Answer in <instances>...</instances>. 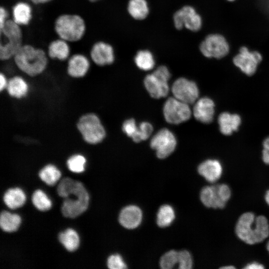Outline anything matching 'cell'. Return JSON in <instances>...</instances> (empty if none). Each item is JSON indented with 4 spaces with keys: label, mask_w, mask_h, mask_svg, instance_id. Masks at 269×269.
Listing matches in <instances>:
<instances>
[{
    "label": "cell",
    "mask_w": 269,
    "mask_h": 269,
    "mask_svg": "<svg viewBox=\"0 0 269 269\" xmlns=\"http://www.w3.org/2000/svg\"><path fill=\"white\" fill-rule=\"evenodd\" d=\"M48 57L44 49L27 43L22 45L12 59L20 71L30 77H35L46 69Z\"/></svg>",
    "instance_id": "obj_1"
},
{
    "label": "cell",
    "mask_w": 269,
    "mask_h": 269,
    "mask_svg": "<svg viewBox=\"0 0 269 269\" xmlns=\"http://www.w3.org/2000/svg\"><path fill=\"white\" fill-rule=\"evenodd\" d=\"M235 232L237 237L249 245L263 242L269 236V224L267 218L260 215L256 217L252 212L242 214L238 219Z\"/></svg>",
    "instance_id": "obj_2"
},
{
    "label": "cell",
    "mask_w": 269,
    "mask_h": 269,
    "mask_svg": "<svg viewBox=\"0 0 269 269\" xmlns=\"http://www.w3.org/2000/svg\"><path fill=\"white\" fill-rule=\"evenodd\" d=\"M86 29L84 17L77 13H61L55 18L53 23V29L57 37L70 43L81 40Z\"/></svg>",
    "instance_id": "obj_3"
},
{
    "label": "cell",
    "mask_w": 269,
    "mask_h": 269,
    "mask_svg": "<svg viewBox=\"0 0 269 269\" xmlns=\"http://www.w3.org/2000/svg\"><path fill=\"white\" fill-rule=\"evenodd\" d=\"M0 59L5 61L13 58L24 44L21 26L8 18L0 28Z\"/></svg>",
    "instance_id": "obj_4"
},
{
    "label": "cell",
    "mask_w": 269,
    "mask_h": 269,
    "mask_svg": "<svg viewBox=\"0 0 269 269\" xmlns=\"http://www.w3.org/2000/svg\"><path fill=\"white\" fill-rule=\"evenodd\" d=\"M89 195L84 185L76 181L71 194L65 198L61 207L63 215L74 218L84 212L89 205Z\"/></svg>",
    "instance_id": "obj_5"
},
{
    "label": "cell",
    "mask_w": 269,
    "mask_h": 269,
    "mask_svg": "<svg viewBox=\"0 0 269 269\" xmlns=\"http://www.w3.org/2000/svg\"><path fill=\"white\" fill-rule=\"evenodd\" d=\"M76 126L84 140L89 144H98L102 141L106 136L104 127L94 113H87L81 116Z\"/></svg>",
    "instance_id": "obj_6"
},
{
    "label": "cell",
    "mask_w": 269,
    "mask_h": 269,
    "mask_svg": "<svg viewBox=\"0 0 269 269\" xmlns=\"http://www.w3.org/2000/svg\"><path fill=\"white\" fill-rule=\"evenodd\" d=\"M170 77L169 70L163 65L147 75L144 78V84L149 95L155 99L166 97L169 90L168 81Z\"/></svg>",
    "instance_id": "obj_7"
},
{
    "label": "cell",
    "mask_w": 269,
    "mask_h": 269,
    "mask_svg": "<svg viewBox=\"0 0 269 269\" xmlns=\"http://www.w3.org/2000/svg\"><path fill=\"white\" fill-rule=\"evenodd\" d=\"M231 196V191L226 184H218L204 187L201 190L200 198L207 207L223 208Z\"/></svg>",
    "instance_id": "obj_8"
},
{
    "label": "cell",
    "mask_w": 269,
    "mask_h": 269,
    "mask_svg": "<svg viewBox=\"0 0 269 269\" xmlns=\"http://www.w3.org/2000/svg\"><path fill=\"white\" fill-rule=\"evenodd\" d=\"M163 111L166 121L171 124H179L187 121L192 114L189 104L175 97H170L166 101Z\"/></svg>",
    "instance_id": "obj_9"
},
{
    "label": "cell",
    "mask_w": 269,
    "mask_h": 269,
    "mask_svg": "<svg viewBox=\"0 0 269 269\" xmlns=\"http://www.w3.org/2000/svg\"><path fill=\"white\" fill-rule=\"evenodd\" d=\"M199 49L204 56L216 59L224 57L230 50L227 41L220 34L208 35L200 43Z\"/></svg>",
    "instance_id": "obj_10"
},
{
    "label": "cell",
    "mask_w": 269,
    "mask_h": 269,
    "mask_svg": "<svg viewBox=\"0 0 269 269\" xmlns=\"http://www.w3.org/2000/svg\"><path fill=\"white\" fill-rule=\"evenodd\" d=\"M176 142L174 134L167 129H162L152 137L150 145L155 150L157 156L163 159L173 152Z\"/></svg>",
    "instance_id": "obj_11"
},
{
    "label": "cell",
    "mask_w": 269,
    "mask_h": 269,
    "mask_svg": "<svg viewBox=\"0 0 269 269\" xmlns=\"http://www.w3.org/2000/svg\"><path fill=\"white\" fill-rule=\"evenodd\" d=\"M262 60L260 53L256 51H250L247 47L242 46L239 53L233 58V62L243 73L252 76L255 73Z\"/></svg>",
    "instance_id": "obj_12"
},
{
    "label": "cell",
    "mask_w": 269,
    "mask_h": 269,
    "mask_svg": "<svg viewBox=\"0 0 269 269\" xmlns=\"http://www.w3.org/2000/svg\"><path fill=\"white\" fill-rule=\"evenodd\" d=\"M173 22L177 29L183 27L193 31L199 30L202 26V19L195 9L186 5L177 10L173 15Z\"/></svg>",
    "instance_id": "obj_13"
},
{
    "label": "cell",
    "mask_w": 269,
    "mask_h": 269,
    "mask_svg": "<svg viewBox=\"0 0 269 269\" xmlns=\"http://www.w3.org/2000/svg\"><path fill=\"white\" fill-rule=\"evenodd\" d=\"M172 92L174 97L189 105L195 103L199 95L197 84L185 78H179L174 81Z\"/></svg>",
    "instance_id": "obj_14"
},
{
    "label": "cell",
    "mask_w": 269,
    "mask_h": 269,
    "mask_svg": "<svg viewBox=\"0 0 269 269\" xmlns=\"http://www.w3.org/2000/svg\"><path fill=\"white\" fill-rule=\"evenodd\" d=\"M89 55L92 61L99 66L110 65L115 60L112 46L102 41H98L93 44L89 50Z\"/></svg>",
    "instance_id": "obj_15"
},
{
    "label": "cell",
    "mask_w": 269,
    "mask_h": 269,
    "mask_svg": "<svg viewBox=\"0 0 269 269\" xmlns=\"http://www.w3.org/2000/svg\"><path fill=\"white\" fill-rule=\"evenodd\" d=\"M214 102L209 97L198 99L193 108L192 113L194 118L203 124L211 123L214 118L215 113Z\"/></svg>",
    "instance_id": "obj_16"
},
{
    "label": "cell",
    "mask_w": 269,
    "mask_h": 269,
    "mask_svg": "<svg viewBox=\"0 0 269 269\" xmlns=\"http://www.w3.org/2000/svg\"><path fill=\"white\" fill-rule=\"evenodd\" d=\"M90 67V61L84 54L74 53L68 59L67 72L72 78H80L84 77Z\"/></svg>",
    "instance_id": "obj_17"
},
{
    "label": "cell",
    "mask_w": 269,
    "mask_h": 269,
    "mask_svg": "<svg viewBox=\"0 0 269 269\" xmlns=\"http://www.w3.org/2000/svg\"><path fill=\"white\" fill-rule=\"evenodd\" d=\"M32 18V8L28 2L19 0L12 6L11 18L19 25L28 26Z\"/></svg>",
    "instance_id": "obj_18"
},
{
    "label": "cell",
    "mask_w": 269,
    "mask_h": 269,
    "mask_svg": "<svg viewBox=\"0 0 269 269\" xmlns=\"http://www.w3.org/2000/svg\"><path fill=\"white\" fill-rule=\"evenodd\" d=\"M142 213L140 209L135 205H129L123 208L119 215V222L124 227L133 229L140 224Z\"/></svg>",
    "instance_id": "obj_19"
},
{
    "label": "cell",
    "mask_w": 269,
    "mask_h": 269,
    "mask_svg": "<svg viewBox=\"0 0 269 269\" xmlns=\"http://www.w3.org/2000/svg\"><path fill=\"white\" fill-rule=\"evenodd\" d=\"M67 41L59 37L53 39L48 44L47 54L53 60L64 61L69 58L71 48Z\"/></svg>",
    "instance_id": "obj_20"
},
{
    "label": "cell",
    "mask_w": 269,
    "mask_h": 269,
    "mask_svg": "<svg viewBox=\"0 0 269 269\" xmlns=\"http://www.w3.org/2000/svg\"><path fill=\"white\" fill-rule=\"evenodd\" d=\"M217 122L221 134L228 136L238 130L242 120L237 114L224 112L219 115Z\"/></svg>",
    "instance_id": "obj_21"
},
{
    "label": "cell",
    "mask_w": 269,
    "mask_h": 269,
    "mask_svg": "<svg viewBox=\"0 0 269 269\" xmlns=\"http://www.w3.org/2000/svg\"><path fill=\"white\" fill-rule=\"evenodd\" d=\"M198 173L209 182H215L221 177L223 167L220 162L215 159H207L199 164Z\"/></svg>",
    "instance_id": "obj_22"
},
{
    "label": "cell",
    "mask_w": 269,
    "mask_h": 269,
    "mask_svg": "<svg viewBox=\"0 0 269 269\" xmlns=\"http://www.w3.org/2000/svg\"><path fill=\"white\" fill-rule=\"evenodd\" d=\"M5 89L11 97L21 99L27 95L28 85L22 77L14 76L8 80Z\"/></svg>",
    "instance_id": "obj_23"
},
{
    "label": "cell",
    "mask_w": 269,
    "mask_h": 269,
    "mask_svg": "<svg viewBox=\"0 0 269 269\" xmlns=\"http://www.w3.org/2000/svg\"><path fill=\"white\" fill-rule=\"evenodd\" d=\"M26 201L23 191L18 187L8 189L4 194L3 201L10 209H14L23 206Z\"/></svg>",
    "instance_id": "obj_24"
},
{
    "label": "cell",
    "mask_w": 269,
    "mask_h": 269,
    "mask_svg": "<svg viewBox=\"0 0 269 269\" xmlns=\"http://www.w3.org/2000/svg\"><path fill=\"white\" fill-rule=\"evenodd\" d=\"M21 219L19 215L3 211L0 214V226L1 229L6 232L16 231L19 228Z\"/></svg>",
    "instance_id": "obj_25"
},
{
    "label": "cell",
    "mask_w": 269,
    "mask_h": 269,
    "mask_svg": "<svg viewBox=\"0 0 269 269\" xmlns=\"http://www.w3.org/2000/svg\"><path fill=\"white\" fill-rule=\"evenodd\" d=\"M58 238L60 242L69 252L76 251L79 246V236L77 232L73 229L68 228L61 232Z\"/></svg>",
    "instance_id": "obj_26"
},
{
    "label": "cell",
    "mask_w": 269,
    "mask_h": 269,
    "mask_svg": "<svg viewBox=\"0 0 269 269\" xmlns=\"http://www.w3.org/2000/svg\"><path fill=\"white\" fill-rule=\"evenodd\" d=\"M128 10L131 16L137 20L144 19L149 12L148 4L145 0H130Z\"/></svg>",
    "instance_id": "obj_27"
},
{
    "label": "cell",
    "mask_w": 269,
    "mask_h": 269,
    "mask_svg": "<svg viewBox=\"0 0 269 269\" xmlns=\"http://www.w3.org/2000/svg\"><path fill=\"white\" fill-rule=\"evenodd\" d=\"M61 176L60 171L53 164H47L39 172L40 178L49 186L54 185Z\"/></svg>",
    "instance_id": "obj_28"
},
{
    "label": "cell",
    "mask_w": 269,
    "mask_h": 269,
    "mask_svg": "<svg viewBox=\"0 0 269 269\" xmlns=\"http://www.w3.org/2000/svg\"><path fill=\"white\" fill-rule=\"evenodd\" d=\"M134 62L139 69L144 71L152 69L155 65L152 54L146 50L138 51L134 57Z\"/></svg>",
    "instance_id": "obj_29"
},
{
    "label": "cell",
    "mask_w": 269,
    "mask_h": 269,
    "mask_svg": "<svg viewBox=\"0 0 269 269\" xmlns=\"http://www.w3.org/2000/svg\"><path fill=\"white\" fill-rule=\"evenodd\" d=\"M175 219V212L172 206L163 205L158 210L156 222L158 226L164 228L169 226Z\"/></svg>",
    "instance_id": "obj_30"
},
{
    "label": "cell",
    "mask_w": 269,
    "mask_h": 269,
    "mask_svg": "<svg viewBox=\"0 0 269 269\" xmlns=\"http://www.w3.org/2000/svg\"><path fill=\"white\" fill-rule=\"evenodd\" d=\"M32 201L34 206L39 210L45 211L49 210L52 206L50 199L41 190H35L32 196Z\"/></svg>",
    "instance_id": "obj_31"
},
{
    "label": "cell",
    "mask_w": 269,
    "mask_h": 269,
    "mask_svg": "<svg viewBox=\"0 0 269 269\" xmlns=\"http://www.w3.org/2000/svg\"><path fill=\"white\" fill-rule=\"evenodd\" d=\"M122 130L128 136L132 138L135 142L142 141L139 126H137L133 119L126 120L123 123Z\"/></svg>",
    "instance_id": "obj_32"
},
{
    "label": "cell",
    "mask_w": 269,
    "mask_h": 269,
    "mask_svg": "<svg viewBox=\"0 0 269 269\" xmlns=\"http://www.w3.org/2000/svg\"><path fill=\"white\" fill-rule=\"evenodd\" d=\"M86 159L85 157L79 154H74L70 156L67 161L68 169L75 173H81L84 171Z\"/></svg>",
    "instance_id": "obj_33"
},
{
    "label": "cell",
    "mask_w": 269,
    "mask_h": 269,
    "mask_svg": "<svg viewBox=\"0 0 269 269\" xmlns=\"http://www.w3.org/2000/svg\"><path fill=\"white\" fill-rule=\"evenodd\" d=\"M76 182L70 177L63 178L57 186L58 194L64 198L68 197L73 190Z\"/></svg>",
    "instance_id": "obj_34"
},
{
    "label": "cell",
    "mask_w": 269,
    "mask_h": 269,
    "mask_svg": "<svg viewBox=\"0 0 269 269\" xmlns=\"http://www.w3.org/2000/svg\"><path fill=\"white\" fill-rule=\"evenodd\" d=\"M178 252L170 250L164 254L160 260V267L163 269H171L178 263Z\"/></svg>",
    "instance_id": "obj_35"
},
{
    "label": "cell",
    "mask_w": 269,
    "mask_h": 269,
    "mask_svg": "<svg viewBox=\"0 0 269 269\" xmlns=\"http://www.w3.org/2000/svg\"><path fill=\"white\" fill-rule=\"evenodd\" d=\"M178 268L180 269H190L193 265V261L191 254L186 250L178 252Z\"/></svg>",
    "instance_id": "obj_36"
},
{
    "label": "cell",
    "mask_w": 269,
    "mask_h": 269,
    "mask_svg": "<svg viewBox=\"0 0 269 269\" xmlns=\"http://www.w3.org/2000/svg\"><path fill=\"white\" fill-rule=\"evenodd\" d=\"M107 266L111 269H123L127 268L123 258L119 254L111 255L108 259Z\"/></svg>",
    "instance_id": "obj_37"
},
{
    "label": "cell",
    "mask_w": 269,
    "mask_h": 269,
    "mask_svg": "<svg viewBox=\"0 0 269 269\" xmlns=\"http://www.w3.org/2000/svg\"><path fill=\"white\" fill-rule=\"evenodd\" d=\"M142 140L147 139L151 135L153 131L152 125L146 122L141 123L139 125Z\"/></svg>",
    "instance_id": "obj_38"
},
{
    "label": "cell",
    "mask_w": 269,
    "mask_h": 269,
    "mask_svg": "<svg viewBox=\"0 0 269 269\" xmlns=\"http://www.w3.org/2000/svg\"><path fill=\"white\" fill-rule=\"evenodd\" d=\"M262 159L265 163L269 165V136L263 143Z\"/></svg>",
    "instance_id": "obj_39"
},
{
    "label": "cell",
    "mask_w": 269,
    "mask_h": 269,
    "mask_svg": "<svg viewBox=\"0 0 269 269\" xmlns=\"http://www.w3.org/2000/svg\"><path fill=\"white\" fill-rule=\"evenodd\" d=\"M7 9L3 5L0 7V28L4 24L5 21L9 18Z\"/></svg>",
    "instance_id": "obj_40"
},
{
    "label": "cell",
    "mask_w": 269,
    "mask_h": 269,
    "mask_svg": "<svg viewBox=\"0 0 269 269\" xmlns=\"http://www.w3.org/2000/svg\"><path fill=\"white\" fill-rule=\"evenodd\" d=\"M8 81L6 79L4 74L1 72L0 73V91L2 92L4 89H6Z\"/></svg>",
    "instance_id": "obj_41"
},
{
    "label": "cell",
    "mask_w": 269,
    "mask_h": 269,
    "mask_svg": "<svg viewBox=\"0 0 269 269\" xmlns=\"http://www.w3.org/2000/svg\"><path fill=\"white\" fill-rule=\"evenodd\" d=\"M264 266L257 262H253L247 265L244 269H264Z\"/></svg>",
    "instance_id": "obj_42"
},
{
    "label": "cell",
    "mask_w": 269,
    "mask_h": 269,
    "mask_svg": "<svg viewBox=\"0 0 269 269\" xmlns=\"http://www.w3.org/2000/svg\"><path fill=\"white\" fill-rule=\"evenodd\" d=\"M33 4L35 5H40L47 4L52 2L53 0H28Z\"/></svg>",
    "instance_id": "obj_43"
},
{
    "label": "cell",
    "mask_w": 269,
    "mask_h": 269,
    "mask_svg": "<svg viewBox=\"0 0 269 269\" xmlns=\"http://www.w3.org/2000/svg\"><path fill=\"white\" fill-rule=\"evenodd\" d=\"M265 199L267 203L269 205V190H268L266 193Z\"/></svg>",
    "instance_id": "obj_44"
},
{
    "label": "cell",
    "mask_w": 269,
    "mask_h": 269,
    "mask_svg": "<svg viewBox=\"0 0 269 269\" xmlns=\"http://www.w3.org/2000/svg\"><path fill=\"white\" fill-rule=\"evenodd\" d=\"M222 269H235V267L232 266L222 267Z\"/></svg>",
    "instance_id": "obj_45"
},
{
    "label": "cell",
    "mask_w": 269,
    "mask_h": 269,
    "mask_svg": "<svg viewBox=\"0 0 269 269\" xmlns=\"http://www.w3.org/2000/svg\"><path fill=\"white\" fill-rule=\"evenodd\" d=\"M101 0H88V1L90 2H91V3H94V2H98L99 1H100Z\"/></svg>",
    "instance_id": "obj_46"
},
{
    "label": "cell",
    "mask_w": 269,
    "mask_h": 269,
    "mask_svg": "<svg viewBox=\"0 0 269 269\" xmlns=\"http://www.w3.org/2000/svg\"><path fill=\"white\" fill-rule=\"evenodd\" d=\"M267 249L269 252V241L268 242L267 244Z\"/></svg>",
    "instance_id": "obj_47"
},
{
    "label": "cell",
    "mask_w": 269,
    "mask_h": 269,
    "mask_svg": "<svg viewBox=\"0 0 269 269\" xmlns=\"http://www.w3.org/2000/svg\"><path fill=\"white\" fill-rule=\"evenodd\" d=\"M229 1H233L234 0H228Z\"/></svg>",
    "instance_id": "obj_48"
}]
</instances>
